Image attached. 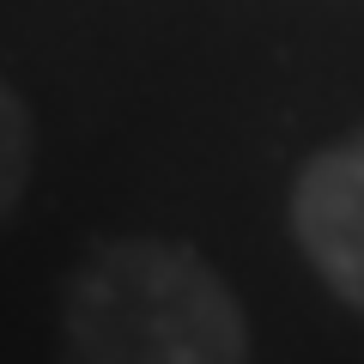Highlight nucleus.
I'll return each mask as SVG.
<instances>
[{
	"label": "nucleus",
	"instance_id": "3",
	"mask_svg": "<svg viewBox=\"0 0 364 364\" xmlns=\"http://www.w3.org/2000/svg\"><path fill=\"white\" fill-rule=\"evenodd\" d=\"M31 182V109L13 85H0V225L13 219Z\"/></svg>",
	"mask_w": 364,
	"mask_h": 364
},
{
	"label": "nucleus",
	"instance_id": "1",
	"mask_svg": "<svg viewBox=\"0 0 364 364\" xmlns=\"http://www.w3.org/2000/svg\"><path fill=\"white\" fill-rule=\"evenodd\" d=\"M67 352L104 364H237L249 322L188 243L91 249L67 291Z\"/></svg>",
	"mask_w": 364,
	"mask_h": 364
},
{
	"label": "nucleus",
	"instance_id": "2",
	"mask_svg": "<svg viewBox=\"0 0 364 364\" xmlns=\"http://www.w3.org/2000/svg\"><path fill=\"white\" fill-rule=\"evenodd\" d=\"M291 237L310 273L364 316V134L322 146L291 182Z\"/></svg>",
	"mask_w": 364,
	"mask_h": 364
}]
</instances>
